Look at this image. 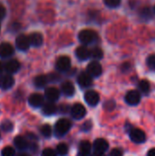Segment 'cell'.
I'll return each mask as SVG.
<instances>
[{"instance_id": "4316f807", "label": "cell", "mask_w": 155, "mask_h": 156, "mask_svg": "<svg viewBox=\"0 0 155 156\" xmlns=\"http://www.w3.org/2000/svg\"><path fill=\"white\" fill-rule=\"evenodd\" d=\"M56 153L59 156H65L69 153V147L66 144H59L57 146Z\"/></svg>"}, {"instance_id": "30bf717a", "label": "cell", "mask_w": 155, "mask_h": 156, "mask_svg": "<svg viewBox=\"0 0 155 156\" xmlns=\"http://www.w3.org/2000/svg\"><path fill=\"white\" fill-rule=\"evenodd\" d=\"M15 80L10 74H5L0 76V89L8 90L14 86Z\"/></svg>"}, {"instance_id": "4fadbf2b", "label": "cell", "mask_w": 155, "mask_h": 156, "mask_svg": "<svg viewBox=\"0 0 155 156\" xmlns=\"http://www.w3.org/2000/svg\"><path fill=\"white\" fill-rule=\"evenodd\" d=\"M14 54V48L10 43L4 42L0 44V57L3 58H9Z\"/></svg>"}, {"instance_id": "2e32d148", "label": "cell", "mask_w": 155, "mask_h": 156, "mask_svg": "<svg viewBox=\"0 0 155 156\" xmlns=\"http://www.w3.org/2000/svg\"><path fill=\"white\" fill-rule=\"evenodd\" d=\"M5 70L7 72V74H13L16 73L20 69V63L18 62V60L16 59H11L8 60L5 65L4 66Z\"/></svg>"}, {"instance_id": "484cf974", "label": "cell", "mask_w": 155, "mask_h": 156, "mask_svg": "<svg viewBox=\"0 0 155 156\" xmlns=\"http://www.w3.org/2000/svg\"><path fill=\"white\" fill-rule=\"evenodd\" d=\"M139 90H140L143 93L147 94V93L150 91V83H149V81L146 80H141L140 83H139Z\"/></svg>"}, {"instance_id": "74e56055", "label": "cell", "mask_w": 155, "mask_h": 156, "mask_svg": "<svg viewBox=\"0 0 155 156\" xmlns=\"http://www.w3.org/2000/svg\"><path fill=\"white\" fill-rule=\"evenodd\" d=\"M92 156H105V154H102V153H96V152H95Z\"/></svg>"}, {"instance_id": "cb8c5ba5", "label": "cell", "mask_w": 155, "mask_h": 156, "mask_svg": "<svg viewBox=\"0 0 155 156\" xmlns=\"http://www.w3.org/2000/svg\"><path fill=\"white\" fill-rule=\"evenodd\" d=\"M90 57L94 59H100L103 57V51L100 48H94L90 50Z\"/></svg>"}, {"instance_id": "d590c367", "label": "cell", "mask_w": 155, "mask_h": 156, "mask_svg": "<svg viewBox=\"0 0 155 156\" xmlns=\"http://www.w3.org/2000/svg\"><path fill=\"white\" fill-rule=\"evenodd\" d=\"M90 128H91V122H86L85 123H83V125L81 127V129L83 131H89Z\"/></svg>"}, {"instance_id": "4dcf8cb0", "label": "cell", "mask_w": 155, "mask_h": 156, "mask_svg": "<svg viewBox=\"0 0 155 156\" xmlns=\"http://www.w3.org/2000/svg\"><path fill=\"white\" fill-rule=\"evenodd\" d=\"M147 65L150 69H155V55H151L147 58Z\"/></svg>"}, {"instance_id": "8992f818", "label": "cell", "mask_w": 155, "mask_h": 156, "mask_svg": "<svg viewBox=\"0 0 155 156\" xmlns=\"http://www.w3.org/2000/svg\"><path fill=\"white\" fill-rule=\"evenodd\" d=\"M130 138L135 144H142V143L145 142L146 135L143 131H142L141 129L135 128L130 132Z\"/></svg>"}, {"instance_id": "5bb4252c", "label": "cell", "mask_w": 155, "mask_h": 156, "mask_svg": "<svg viewBox=\"0 0 155 156\" xmlns=\"http://www.w3.org/2000/svg\"><path fill=\"white\" fill-rule=\"evenodd\" d=\"M78 83L81 88H89L92 85V77L87 72H82L78 77Z\"/></svg>"}, {"instance_id": "52a82bcc", "label": "cell", "mask_w": 155, "mask_h": 156, "mask_svg": "<svg viewBox=\"0 0 155 156\" xmlns=\"http://www.w3.org/2000/svg\"><path fill=\"white\" fill-rule=\"evenodd\" d=\"M84 99L90 106H96L100 101V95L95 90H88L84 95Z\"/></svg>"}, {"instance_id": "ab89813d", "label": "cell", "mask_w": 155, "mask_h": 156, "mask_svg": "<svg viewBox=\"0 0 155 156\" xmlns=\"http://www.w3.org/2000/svg\"><path fill=\"white\" fill-rule=\"evenodd\" d=\"M78 156H90V154H79V153Z\"/></svg>"}, {"instance_id": "b9f144b4", "label": "cell", "mask_w": 155, "mask_h": 156, "mask_svg": "<svg viewBox=\"0 0 155 156\" xmlns=\"http://www.w3.org/2000/svg\"><path fill=\"white\" fill-rule=\"evenodd\" d=\"M154 12H155V6H154Z\"/></svg>"}, {"instance_id": "d4e9b609", "label": "cell", "mask_w": 155, "mask_h": 156, "mask_svg": "<svg viewBox=\"0 0 155 156\" xmlns=\"http://www.w3.org/2000/svg\"><path fill=\"white\" fill-rule=\"evenodd\" d=\"M40 133L45 137V138H49L52 135V129L50 125L48 124H44L40 128Z\"/></svg>"}, {"instance_id": "ffe728a7", "label": "cell", "mask_w": 155, "mask_h": 156, "mask_svg": "<svg viewBox=\"0 0 155 156\" xmlns=\"http://www.w3.org/2000/svg\"><path fill=\"white\" fill-rule=\"evenodd\" d=\"M14 144L16 149L24 151L28 147V141L23 136H16L14 140Z\"/></svg>"}, {"instance_id": "e0dca14e", "label": "cell", "mask_w": 155, "mask_h": 156, "mask_svg": "<svg viewBox=\"0 0 155 156\" xmlns=\"http://www.w3.org/2000/svg\"><path fill=\"white\" fill-rule=\"evenodd\" d=\"M61 91L67 97H71L75 93V87L70 81H64L61 85Z\"/></svg>"}, {"instance_id": "1f68e13d", "label": "cell", "mask_w": 155, "mask_h": 156, "mask_svg": "<svg viewBox=\"0 0 155 156\" xmlns=\"http://www.w3.org/2000/svg\"><path fill=\"white\" fill-rule=\"evenodd\" d=\"M41 156H57V153L50 148H47L42 152Z\"/></svg>"}, {"instance_id": "277c9868", "label": "cell", "mask_w": 155, "mask_h": 156, "mask_svg": "<svg viewBox=\"0 0 155 156\" xmlns=\"http://www.w3.org/2000/svg\"><path fill=\"white\" fill-rule=\"evenodd\" d=\"M71 65L70 58L67 56L59 57L56 62V69L60 72H66L69 69Z\"/></svg>"}, {"instance_id": "9c48e42d", "label": "cell", "mask_w": 155, "mask_h": 156, "mask_svg": "<svg viewBox=\"0 0 155 156\" xmlns=\"http://www.w3.org/2000/svg\"><path fill=\"white\" fill-rule=\"evenodd\" d=\"M16 46L19 50H22V51L27 50L30 46L28 37L26 35H19L16 39Z\"/></svg>"}, {"instance_id": "8fae6325", "label": "cell", "mask_w": 155, "mask_h": 156, "mask_svg": "<svg viewBox=\"0 0 155 156\" xmlns=\"http://www.w3.org/2000/svg\"><path fill=\"white\" fill-rule=\"evenodd\" d=\"M60 95V92L58 90V89L55 88V87H49L48 89H46L45 90V98L51 102H54L58 100Z\"/></svg>"}, {"instance_id": "f35d334b", "label": "cell", "mask_w": 155, "mask_h": 156, "mask_svg": "<svg viewBox=\"0 0 155 156\" xmlns=\"http://www.w3.org/2000/svg\"><path fill=\"white\" fill-rule=\"evenodd\" d=\"M3 70H4V65L0 62V75L2 74V72H3Z\"/></svg>"}, {"instance_id": "ac0fdd59", "label": "cell", "mask_w": 155, "mask_h": 156, "mask_svg": "<svg viewBox=\"0 0 155 156\" xmlns=\"http://www.w3.org/2000/svg\"><path fill=\"white\" fill-rule=\"evenodd\" d=\"M28 39H29L30 45L33 47H39L43 43V37L40 33H37V32L30 34L28 36Z\"/></svg>"}, {"instance_id": "603a6c76", "label": "cell", "mask_w": 155, "mask_h": 156, "mask_svg": "<svg viewBox=\"0 0 155 156\" xmlns=\"http://www.w3.org/2000/svg\"><path fill=\"white\" fill-rule=\"evenodd\" d=\"M79 154H90V150H91V144L88 141H83L79 144Z\"/></svg>"}, {"instance_id": "f1b7e54d", "label": "cell", "mask_w": 155, "mask_h": 156, "mask_svg": "<svg viewBox=\"0 0 155 156\" xmlns=\"http://www.w3.org/2000/svg\"><path fill=\"white\" fill-rule=\"evenodd\" d=\"M2 156H15V150L10 146H6L2 150Z\"/></svg>"}, {"instance_id": "9a60e30c", "label": "cell", "mask_w": 155, "mask_h": 156, "mask_svg": "<svg viewBox=\"0 0 155 156\" xmlns=\"http://www.w3.org/2000/svg\"><path fill=\"white\" fill-rule=\"evenodd\" d=\"M93 147H94V150L96 153L104 154L109 149V144L105 139L99 138V139L95 140V142L93 144Z\"/></svg>"}, {"instance_id": "836d02e7", "label": "cell", "mask_w": 155, "mask_h": 156, "mask_svg": "<svg viewBox=\"0 0 155 156\" xmlns=\"http://www.w3.org/2000/svg\"><path fill=\"white\" fill-rule=\"evenodd\" d=\"M110 156H122V152L118 149V148H115V149H112L110 153Z\"/></svg>"}, {"instance_id": "7bdbcfd3", "label": "cell", "mask_w": 155, "mask_h": 156, "mask_svg": "<svg viewBox=\"0 0 155 156\" xmlns=\"http://www.w3.org/2000/svg\"></svg>"}, {"instance_id": "d6986e66", "label": "cell", "mask_w": 155, "mask_h": 156, "mask_svg": "<svg viewBox=\"0 0 155 156\" xmlns=\"http://www.w3.org/2000/svg\"><path fill=\"white\" fill-rule=\"evenodd\" d=\"M57 110H58V108H57L56 104L51 101H48L42 105V112L47 116L54 115L57 112Z\"/></svg>"}, {"instance_id": "44dd1931", "label": "cell", "mask_w": 155, "mask_h": 156, "mask_svg": "<svg viewBox=\"0 0 155 156\" xmlns=\"http://www.w3.org/2000/svg\"><path fill=\"white\" fill-rule=\"evenodd\" d=\"M76 56L79 60H86L90 58V49L85 46L79 47L76 50Z\"/></svg>"}, {"instance_id": "f546056e", "label": "cell", "mask_w": 155, "mask_h": 156, "mask_svg": "<svg viewBox=\"0 0 155 156\" xmlns=\"http://www.w3.org/2000/svg\"><path fill=\"white\" fill-rule=\"evenodd\" d=\"M104 3L109 7H117L121 5V0H104Z\"/></svg>"}, {"instance_id": "ba28073f", "label": "cell", "mask_w": 155, "mask_h": 156, "mask_svg": "<svg viewBox=\"0 0 155 156\" xmlns=\"http://www.w3.org/2000/svg\"><path fill=\"white\" fill-rule=\"evenodd\" d=\"M141 101V95L137 90H130L125 96V101L132 106L137 105Z\"/></svg>"}, {"instance_id": "3957f363", "label": "cell", "mask_w": 155, "mask_h": 156, "mask_svg": "<svg viewBox=\"0 0 155 156\" xmlns=\"http://www.w3.org/2000/svg\"><path fill=\"white\" fill-rule=\"evenodd\" d=\"M70 112H71V116L75 120H81L85 117L87 111H86V108L82 104L76 103L72 106Z\"/></svg>"}, {"instance_id": "8d00e7d4", "label": "cell", "mask_w": 155, "mask_h": 156, "mask_svg": "<svg viewBox=\"0 0 155 156\" xmlns=\"http://www.w3.org/2000/svg\"><path fill=\"white\" fill-rule=\"evenodd\" d=\"M147 156H155V148H153V149H151L149 152H148V154H147Z\"/></svg>"}, {"instance_id": "d6a6232c", "label": "cell", "mask_w": 155, "mask_h": 156, "mask_svg": "<svg viewBox=\"0 0 155 156\" xmlns=\"http://www.w3.org/2000/svg\"><path fill=\"white\" fill-rule=\"evenodd\" d=\"M48 81H52V82H56L59 80V76L56 73H52L49 76H48Z\"/></svg>"}, {"instance_id": "7402d4cb", "label": "cell", "mask_w": 155, "mask_h": 156, "mask_svg": "<svg viewBox=\"0 0 155 156\" xmlns=\"http://www.w3.org/2000/svg\"><path fill=\"white\" fill-rule=\"evenodd\" d=\"M48 76H45V75H39L34 79V85L39 89L44 88L48 84Z\"/></svg>"}, {"instance_id": "7a4b0ae2", "label": "cell", "mask_w": 155, "mask_h": 156, "mask_svg": "<svg viewBox=\"0 0 155 156\" xmlns=\"http://www.w3.org/2000/svg\"><path fill=\"white\" fill-rule=\"evenodd\" d=\"M79 39L84 45H89L97 39V34L91 29H83L79 33Z\"/></svg>"}, {"instance_id": "83f0119b", "label": "cell", "mask_w": 155, "mask_h": 156, "mask_svg": "<svg viewBox=\"0 0 155 156\" xmlns=\"http://www.w3.org/2000/svg\"><path fill=\"white\" fill-rule=\"evenodd\" d=\"M0 127H1V129H2L4 132H11V131L13 130V128H14V125H13V123H12L10 121L5 120V121H4V122L1 123Z\"/></svg>"}, {"instance_id": "e575fe53", "label": "cell", "mask_w": 155, "mask_h": 156, "mask_svg": "<svg viewBox=\"0 0 155 156\" xmlns=\"http://www.w3.org/2000/svg\"><path fill=\"white\" fill-rule=\"evenodd\" d=\"M5 6L2 5V4H0V20L1 19H3L4 17H5Z\"/></svg>"}, {"instance_id": "5b68a950", "label": "cell", "mask_w": 155, "mask_h": 156, "mask_svg": "<svg viewBox=\"0 0 155 156\" xmlns=\"http://www.w3.org/2000/svg\"><path fill=\"white\" fill-rule=\"evenodd\" d=\"M87 73L90 77H99L102 73V67L98 61H92L87 67Z\"/></svg>"}, {"instance_id": "7c38bea8", "label": "cell", "mask_w": 155, "mask_h": 156, "mask_svg": "<svg viewBox=\"0 0 155 156\" xmlns=\"http://www.w3.org/2000/svg\"><path fill=\"white\" fill-rule=\"evenodd\" d=\"M28 103L34 108L41 107L44 104V97L39 93H33L28 98Z\"/></svg>"}, {"instance_id": "60d3db41", "label": "cell", "mask_w": 155, "mask_h": 156, "mask_svg": "<svg viewBox=\"0 0 155 156\" xmlns=\"http://www.w3.org/2000/svg\"><path fill=\"white\" fill-rule=\"evenodd\" d=\"M17 156H30L29 154H18Z\"/></svg>"}, {"instance_id": "6da1fadb", "label": "cell", "mask_w": 155, "mask_h": 156, "mask_svg": "<svg viewBox=\"0 0 155 156\" xmlns=\"http://www.w3.org/2000/svg\"><path fill=\"white\" fill-rule=\"evenodd\" d=\"M71 127V122L68 119H60L55 124V133L58 137H62L69 131Z\"/></svg>"}]
</instances>
